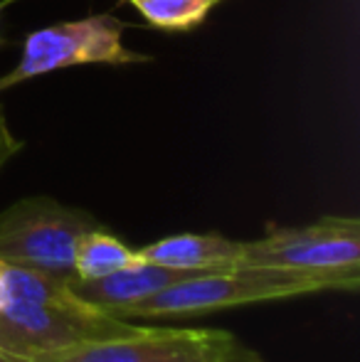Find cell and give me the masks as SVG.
<instances>
[{
	"label": "cell",
	"mask_w": 360,
	"mask_h": 362,
	"mask_svg": "<svg viewBox=\"0 0 360 362\" xmlns=\"http://www.w3.org/2000/svg\"><path fill=\"white\" fill-rule=\"evenodd\" d=\"M139 325L84 303L69 284L0 262V355L30 362L37 355L134 333Z\"/></svg>",
	"instance_id": "1"
},
{
	"label": "cell",
	"mask_w": 360,
	"mask_h": 362,
	"mask_svg": "<svg viewBox=\"0 0 360 362\" xmlns=\"http://www.w3.org/2000/svg\"><path fill=\"white\" fill-rule=\"evenodd\" d=\"M360 272H296V269L235 267L200 274L136 303L121 318H170L235 305L267 303L318 291H356Z\"/></svg>",
	"instance_id": "2"
},
{
	"label": "cell",
	"mask_w": 360,
	"mask_h": 362,
	"mask_svg": "<svg viewBox=\"0 0 360 362\" xmlns=\"http://www.w3.org/2000/svg\"><path fill=\"white\" fill-rule=\"evenodd\" d=\"M101 227L89 212L54 197H25L0 212V262L45 276L74 281V247Z\"/></svg>",
	"instance_id": "3"
},
{
	"label": "cell",
	"mask_w": 360,
	"mask_h": 362,
	"mask_svg": "<svg viewBox=\"0 0 360 362\" xmlns=\"http://www.w3.org/2000/svg\"><path fill=\"white\" fill-rule=\"evenodd\" d=\"M144 62H151L149 54H141L124 45V23L119 18L106 13L87 15L30 33L23 42L18 64L0 76V94L57 69L84 67V64L126 67Z\"/></svg>",
	"instance_id": "4"
},
{
	"label": "cell",
	"mask_w": 360,
	"mask_h": 362,
	"mask_svg": "<svg viewBox=\"0 0 360 362\" xmlns=\"http://www.w3.org/2000/svg\"><path fill=\"white\" fill-rule=\"evenodd\" d=\"M262 360L232 333L202 328H136L37 355L30 362H252Z\"/></svg>",
	"instance_id": "5"
},
{
	"label": "cell",
	"mask_w": 360,
	"mask_h": 362,
	"mask_svg": "<svg viewBox=\"0 0 360 362\" xmlns=\"http://www.w3.org/2000/svg\"><path fill=\"white\" fill-rule=\"evenodd\" d=\"M240 267L360 272V222L331 215L301 227H272L262 239L242 242Z\"/></svg>",
	"instance_id": "6"
},
{
	"label": "cell",
	"mask_w": 360,
	"mask_h": 362,
	"mask_svg": "<svg viewBox=\"0 0 360 362\" xmlns=\"http://www.w3.org/2000/svg\"><path fill=\"white\" fill-rule=\"evenodd\" d=\"M192 276H200V274L161 267V264L136 259L134 264L109 274V276L91 279V281H72L69 288H72L84 303L121 318V315L129 308H134L136 303H141V300L161 293L163 288L173 286V284H178V281H185V279H192Z\"/></svg>",
	"instance_id": "7"
},
{
	"label": "cell",
	"mask_w": 360,
	"mask_h": 362,
	"mask_svg": "<svg viewBox=\"0 0 360 362\" xmlns=\"http://www.w3.org/2000/svg\"><path fill=\"white\" fill-rule=\"evenodd\" d=\"M139 259L161 267L182 269L192 274L227 272L240 267L242 242L227 239L222 234H173L153 244L136 249Z\"/></svg>",
	"instance_id": "8"
},
{
	"label": "cell",
	"mask_w": 360,
	"mask_h": 362,
	"mask_svg": "<svg viewBox=\"0 0 360 362\" xmlns=\"http://www.w3.org/2000/svg\"><path fill=\"white\" fill-rule=\"evenodd\" d=\"M136 259H139L136 249L126 247L104 227L89 229L74 247V281L109 276V274L134 264Z\"/></svg>",
	"instance_id": "9"
},
{
	"label": "cell",
	"mask_w": 360,
	"mask_h": 362,
	"mask_svg": "<svg viewBox=\"0 0 360 362\" xmlns=\"http://www.w3.org/2000/svg\"><path fill=\"white\" fill-rule=\"evenodd\" d=\"M220 0H131L144 20L156 30L187 33L202 25Z\"/></svg>",
	"instance_id": "10"
},
{
	"label": "cell",
	"mask_w": 360,
	"mask_h": 362,
	"mask_svg": "<svg viewBox=\"0 0 360 362\" xmlns=\"http://www.w3.org/2000/svg\"><path fill=\"white\" fill-rule=\"evenodd\" d=\"M23 146H25L23 141L10 131L8 119H5V109H3V104H0V170L23 151Z\"/></svg>",
	"instance_id": "11"
},
{
	"label": "cell",
	"mask_w": 360,
	"mask_h": 362,
	"mask_svg": "<svg viewBox=\"0 0 360 362\" xmlns=\"http://www.w3.org/2000/svg\"><path fill=\"white\" fill-rule=\"evenodd\" d=\"M5 5H8V0H0V15H3V10H5Z\"/></svg>",
	"instance_id": "12"
},
{
	"label": "cell",
	"mask_w": 360,
	"mask_h": 362,
	"mask_svg": "<svg viewBox=\"0 0 360 362\" xmlns=\"http://www.w3.org/2000/svg\"><path fill=\"white\" fill-rule=\"evenodd\" d=\"M252 362H262V360H252Z\"/></svg>",
	"instance_id": "13"
},
{
	"label": "cell",
	"mask_w": 360,
	"mask_h": 362,
	"mask_svg": "<svg viewBox=\"0 0 360 362\" xmlns=\"http://www.w3.org/2000/svg\"><path fill=\"white\" fill-rule=\"evenodd\" d=\"M129 3H131V0H129ZM220 3H222V0H220Z\"/></svg>",
	"instance_id": "14"
}]
</instances>
